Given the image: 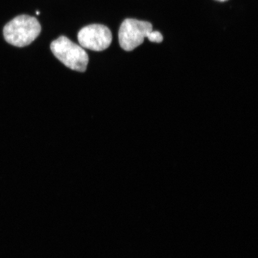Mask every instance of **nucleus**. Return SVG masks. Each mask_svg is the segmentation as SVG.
<instances>
[{
    "instance_id": "nucleus-4",
    "label": "nucleus",
    "mask_w": 258,
    "mask_h": 258,
    "mask_svg": "<svg viewBox=\"0 0 258 258\" xmlns=\"http://www.w3.org/2000/svg\"><path fill=\"white\" fill-rule=\"evenodd\" d=\"M77 37L82 47L97 51L106 49L110 46L112 40L110 30L100 24L86 26L79 32Z\"/></svg>"
},
{
    "instance_id": "nucleus-1",
    "label": "nucleus",
    "mask_w": 258,
    "mask_h": 258,
    "mask_svg": "<svg viewBox=\"0 0 258 258\" xmlns=\"http://www.w3.org/2000/svg\"><path fill=\"white\" fill-rule=\"evenodd\" d=\"M41 31V25L36 18L22 15L6 25L3 34L8 43L16 47H23L36 39Z\"/></svg>"
},
{
    "instance_id": "nucleus-7",
    "label": "nucleus",
    "mask_w": 258,
    "mask_h": 258,
    "mask_svg": "<svg viewBox=\"0 0 258 258\" xmlns=\"http://www.w3.org/2000/svg\"><path fill=\"white\" fill-rule=\"evenodd\" d=\"M36 14H37V15H39V14H40V12H38V11H37V12H36Z\"/></svg>"
},
{
    "instance_id": "nucleus-6",
    "label": "nucleus",
    "mask_w": 258,
    "mask_h": 258,
    "mask_svg": "<svg viewBox=\"0 0 258 258\" xmlns=\"http://www.w3.org/2000/svg\"><path fill=\"white\" fill-rule=\"evenodd\" d=\"M217 1L221 2H224L226 1H228V0H217Z\"/></svg>"
},
{
    "instance_id": "nucleus-3",
    "label": "nucleus",
    "mask_w": 258,
    "mask_h": 258,
    "mask_svg": "<svg viewBox=\"0 0 258 258\" xmlns=\"http://www.w3.org/2000/svg\"><path fill=\"white\" fill-rule=\"evenodd\" d=\"M153 31L149 22L135 19H126L122 22L119 30V43L122 49L132 51L143 43L144 38Z\"/></svg>"
},
{
    "instance_id": "nucleus-5",
    "label": "nucleus",
    "mask_w": 258,
    "mask_h": 258,
    "mask_svg": "<svg viewBox=\"0 0 258 258\" xmlns=\"http://www.w3.org/2000/svg\"><path fill=\"white\" fill-rule=\"evenodd\" d=\"M147 38L150 41L157 43H160L163 40V35L159 31H151Z\"/></svg>"
},
{
    "instance_id": "nucleus-2",
    "label": "nucleus",
    "mask_w": 258,
    "mask_h": 258,
    "mask_svg": "<svg viewBox=\"0 0 258 258\" xmlns=\"http://www.w3.org/2000/svg\"><path fill=\"white\" fill-rule=\"evenodd\" d=\"M50 48L57 59L67 67L79 72H85L89 56L82 47L73 43L69 38L60 36L51 43Z\"/></svg>"
}]
</instances>
